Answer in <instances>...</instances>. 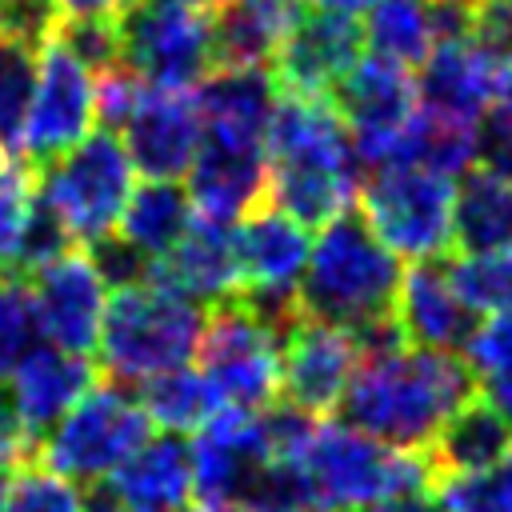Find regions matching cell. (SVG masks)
I'll return each mask as SVG.
<instances>
[{"label":"cell","mask_w":512,"mask_h":512,"mask_svg":"<svg viewBox=\"0 0 512 512\" xmlns=\"http://www.w3.org/2000/svg\"><path fill=\"white\" fill-rule=\"evenodd\" d=\"M268 200L308 228L344 212L360 184V160L332 96L280 92L264 128Z\"/></svg>","instance_id":"6da1fadb"},{"label":"cell","mask_w":512,"mask_h":512,"mask_svg":"<svg viewBox=\"0 0 512 512\" xmlns=\"http://www.w3.org/2000/svg\"><path fill=\"white\" fill-rule=\"evenodd\" d=\"M476 396V372L460 352L404 344L356 364L340 416L392 448H428L440 424Z\"/></svg>","instance_id":"7a4b0ae2"},{"label":"cell","mask_w":512,"mask_h":512,"mask_svg":"<svg viewBox=\"0 0 512 512\" xmlns=\"http://www.w3.org/2000/svg\"><path fill=\"white\" fill-rule=\"evenodd\" d=\"M400 272V256L368 228L360 212L344 208L320 224V236L308 248V264L296 284L300 316L352 332L392 312Z\"/></svg>","instance_id":"3957f363"},{"label":"cell","mask_w":512,"mask_h":512,"mask_svg":"<svg viewBox=\"0 0 512 512\" xmlns=\"http://www.w3.org/2000/svg\"><path fill=\"white\" fill-rule=\"evenodd\" d=\"M296 472L316 512H368L388 496L424 492L436 480L428 448H392L348 420H316Z\"/></svg>","instance_id":"277c9868"},{"label":"cell","mask_w":512,"mask_h":512,"mask_svg":"<svg viewBox=\"0 0 512 512\" xmlns=\"http://www.w3.org/2000/svg\"><path fill=\"white\" fill-rule=\"evenodd\" d=\"M204 316V304L160 284L156 276L116 288L96 340L100 372L116 384H144L156 372L196 360Z\"/></svg>","instance_id":"5b68a950"},{"label":"cell","mask_w":512,"mask_h":512,"mask_svg":"<svg viewBox=\"0 0 512 512\" xmlns=\"http://www.w3.org/2000/svg\"><path fill=\"white\" fill-rule=\"evenodd\" d=\"M36 196L60 216L76 244H92L116 232L120 212L132 196V156L112 128H92L60 156L32 168Z\"/></svg>","instance_id":"8992f818"},{"label":"cell","mask_w":512,"mask_h":512,"mask_svg":"<svg viewBox=\"0 0 512 512\" xmlns=\"http://www.w3.org/2000/svg\"><path fill=\"white\" fill-rule=\"evenodd\" d=\"M152 432L140 396L128 384H92L36 444V460L80 488L104 484Z\"/></svg>","instance_id":"52a82bcc"},{"label":"cell","mask_w":512,"mask_h":512,"mask_svg":"<svg viewBox=\"0 0 512 512\" xmlns=\"http://www.w3.org/2000/svg\"><path fill=\"white\" fill-rule=\"evenodd\" d=\"M120 60L156 88H196L212 52V0H128L116 12Z\"/></svg>","instance_id":"ba28073f"},{"label":"cell","mask_w":512,"mask_h":512,"mask_svg":"<svg viewBox=\"0 0 512 512\" xmlns=\"http://www.w3.org/2000/svg\"><path fill=\"white\" fill-rule=\"evenodd\" d=\"M360 216L400 260H432L452 248V180L388 160L364 168Z\"/></svg>","instance_id":"9c48e42d"},{"label":"cell","mask_w":512,"mask_h":512,"mask_svg":"<svg viewBox=\"0 0 512 512\" xmlns=\"http://www.w3.org/2000/svg\"><path fill=\"white\" fill-rule=\"evenodd\" d=\"M196 360L220 408L260 412L280 396V336L260 324L240 296L208 308Z\"/></svg>","instance_id":"30bf717a"},{"label":"cell","mask_w":512,"mask_h":512,"mask_svg":"<svg viewBox=\"0 0 512 512\" xmlns=\"http://www.w3.org/2000/svg\"><path fill=\"white\" fill-rule=\"evenodd\" d=\"M332 104L352 132L360 168H376L392 156V148L420 100H416L412 68L368 52L332 88Z\"/></svg>","instance_id":"8fae6325"},{"label":"cell","mask_w":512,"mask_h":512,"mask_svg":"<svg viewBox=\"0 0 512 512\" xmlns=\"http://www.w3.org/2000/svg\"><path fill=\"white\" fill-rule=\"evenodd\" d=\"M92 124H96V80L56 40V32H48V40L36 48V92L24 124V160L36 168L60 156L80 136H88Z\"/></svg>","instance_id":"7c38bea8"},{"label":"cell","mask_w":512,"mask_h":512,"mask_svg":"<svg viewBox=\"0 0 512 512\" xmlns=\"http://www.w3.org/2000/svg\"><path fill=\"white\" fill-rule=\"evenodd\" d=\"M360 48H364V28L356 24V16L316 8L304 0L276 44L268 72L280 92L332 96V88L360 60Z\"/></svg>","instance_id":"4fadbf2b"},{"label":"cell","mask_w":512,"mask_h":512,"mask_svg":"<svg viewBox=\"0 0 512 512\" xmlns=\"http://www.w3.org/2000/svg\"><path fill=\"white\" fill-rule=\"evenodd\" d=\"M192 480L204 504H248L272 456L260 432V412L216 408L192 436Z\"/></svg>","instance_id":"5bb4252c"},{"label":"cell","mask_w":512,"mask_h":512,"mask_svg":"<svg viewBox=\"0 0 512 512\" xmlns=\"http://www.w3.org/2000/svg\"><path fill=\"white\" fill-rule=\"evenodd\" d=\"M120 140L132 156V168L144 172L148 180H184L204 140V116L196 92L148 84L132 116L124 120Z\"/></svg>","instance_id":"9a60e30c"},{"label":"cell","mask_w":512,"mask_h":512,"mask_svg":"<svg viewBox=\"0 0 512 512\" xmlns=\"http://www.w3.org/2000/svg\"><path fill=\"white\" fill-rule=\"evenodd\" d=\"M360 364L348 328L300 316L280 340V396L312 416L336 412Z\"/></svg>","instance_id":"2e32d148"},{"label":"cell","mask_w":512,"mask_h":512,"mask_svg":"<svg viewBox=\"0 0 512 512\" xmlns=\"http://www.w3.org/2000/svg\"><path fill=\"white\" fill-rule=\"evenodd\" d=\"M32 292L48 344L80 356L96 352L108 308V284L84 248H68L48 264L32 268Z\"/></svg>","instance_id":"e0dca14e"},{"label":"cell","mask_w":512,"mask_h":512,"mask_svg":"<svg viewBox=\"0 0 512 512\" xmlns=\"http://www.w3.org/2000/svg\"><path fill=\"white\" fill-rule=\"evenodd\" d=\"M188 200L200 216L236 224L244 212L268 200V152L264 140L204 132L200 152L184 176Z\"/></svg>","instance_id":"ac0fdd59"},{"label":"cell","mask_w":512,"mask_h":512,"mask_svg":"<svg viewBox=\"0 0 512 512\" xmlns=\"http://www.w3.org/2000/svg\"><path fill=\"white\" fill-rule=\"evenodd\" d=\"M392 312H396L408 344L444 348V352H460L480 320V312L460 296V288L452 280V264L444 256L412 260L400 272Z\"/></svg>","instance_id":"d6986e66"},{"label":"cell","mask_w":512,"mask_h":512,"mask_svg":"<svg viewBox=\"0 0 512 512\" xmlns=\"http://www.w3.org/2000/svg\"><path fill=\"white\" fill-rule=\"evenodd\" d=\"M160 284L184 292L188 300L212 308L240 292V260L232 244V224L212 216H192L188 228L176 236L168 252L152 260V272Z\"/></svg>","instance_id":"ffe728a7"},{"label":"cell","mask_w":512,"mask_h":512,"mask_svg":"<svg viewBox=\"0 0 512 512\" xmlns=\"http://www.w3.org/2000/svg\"><path fill=\"white\" fill-rule=\"evenodd\" d=\"M500 72H504V60L488 52L472 32H460L440 40L424 56L416 76V100L436 112L480 120L500 92Z\"/></svg>","instance_id":"44dd1931"},{"label":"cell","mask_w":512,"mask_h":512,"mask_svg":"<svg viewBox=\"0 0 512 512\" xmlns=\"http://www.w3.org/2000/svg\"><path fill=\"white\" fill-rule=\"evenodd\" d=\"M0 380H4V388H8V396L16 404V412H20L24 428L40 444V436L96 384V368H92L88 356L68 352V348H56V344L44 340L40 348H32Z\"/></svg>","instance_id":"7402d4cb"},{"label":"cell","mask_w":512,"mask_h":512,"mask_svg":"<svg viewBox=\"0 0 512 512\" xmlns=\"http://www.w3.org/2000/svg\"><path fill=\"white\" fill-rule=\"evenodd\" d=\"M232 244L240 260V288H296L312 248L308 224L272 200L256 204L232 224Z\"/></svg>","instance_id":"603a6c76"},{"label":"cell","mask_w":512,"mask_h":512,"mask_svg":"<svg viewBox=\"0 0 512 512\" xmlns=\"http://www.w3.org/2000/svg\"><path fill=\"white\" fill-rule=\"evenodd\" d=\"M104 484L124 512H188L196 500L192 452L176 432L148 436Z\"/></svg>","instance_id":"cb8c5ba5"},{"label":"cell","mask_w":512,"mask_h":512,"mask_svg":"<svg viewBox=\"0 0 512 512\" xmlns=\"http://www.w3.org/2000/svg\"><path fill=\"white\" fill-rule=\"evenodd\" d=\"M192 92L204 116V132H228L248 140H264L272 104L280 96L264 64H216Z\"/></svg>","instance_id":"d4e9b609"},{"label":"cell","mask_w":512,"mask_h":512,"mask_svg":"<svg viewBox=\"0 0 512 512\" xmlns=\"http://www.w3.org/2000/svg\"><path fill=\"white\" fill-rule=\"evenodd\" d=\"M452 244L460 256H480L512 244V180L472 164L452 188Z\"/></svg>","instance_id":"484cf974"},{"label":"cell","mask_w":512,"mask_h":512,"mask_svg":"<svg viewBox=\"0 0 512 512\" xmlns=\"http://www.w3.org/2000/svg\"><path fill=\"white\" fill-rule=\"evenodd\" d=\"M512 452V420L500 416L480 392L464 400L432 436L428 460L436 472H472Z\"/></svg>","instance_id":"4316f807"},{"label":"cell","mask_w":512,"mask_h":512,"mask_svg":"<svg viewBox=\"0 0 512 512\" xmlns=\"http://www.w3.org/2000/svg\"><path fill=\"white\" fill-rule=\"evenodd\" d=\"M304 4V0H300ZM300 4L276 0H212V52L216 64H264L272 60L288 20Z\"/></svg>","instance_id":"83f0119b"},{"label":"cell","mask_w":512,"mask_h":512,"mask_svg":"<svg viewBox=\"0 0 512 512\" xmlns=\"http://www.w3.org/2000/svg\"><path fill=\"white\" fill-rule=\"evenodd\" d=\"M388 160H404V164L428 168L436 176L460 180L476 164V120L416 104V112L404 124V132H400V140H396Z\"/></svg>","instance_id":"f1b7e54d"},{"label":"cell","mask_w":512,"mask_h":512,"mask_svg":"<svg viewBox=\"0 0 512 512\" xmlns=\"http://www.w3.org/2000/svg\"><path fill=\"white\" fill-rule=\"evenodd\" d=\"M364 44L404 68H420L440 44V4L436 0H376L364 12Z\"/></svg>","instance_id":"f546056e"},{"label":"cell","mask_w":512,"mask_h":512,"mask_svg":"<svg viewBox=\"0 0 512 512\" xmlns=\"http://www.w3.org/2000/svg\"><path fill=\"white\" fill-rule=\"evenodd\" d=\"M196 216L192 200H188V188L180 180H148L144 184H132V196L120 212V224L116 232L128 236L144 256H160L176 244V236L188 228V220Z\"/></svg>","instance_id":"4dcf8cb0"},{"label":"cell","mask_w":512,"mask_h":512,"mask_svg":"<svg viewBox=\"0 0 512 512\" xmlns=\"http://www.w3.org/2000/svg\"><path fill=\"white\" fill-rule=\"evenodd\" d=\"M140 404L152 420V428H164V432H196L216 408V392L212 384L204 380L200 368H168V372H156L140 384Z\"/></svg>","instance_id":"1f68e13d"},{"label":"cell","mask_w":512,"mask_h":512,"mask_svg":"<svg viewBox=\"0 0 512 512\" xmlns=\"http://www.w3.org/2000/svg\"><path fill=\"white\" fill-rule=\"evenodd\" d=\"M36 92V48L0 36V152L24 156V124Z\"/></svg>","instance_id":"d6a6232c"},{"label":"cell","mask_w":512,"mask_h":512,"mask_svg":"<svg viewBox=\"0 0 512 512\" xmlns=\"http://www.w3.org/2000/svg\"><path fill=\"white\" fill-rule=\"evenodd\" d=\"M432 496L440 512H512V452L472 472H436Z\"/></svg>","instance_id":"836d02e7"},{"label":"cell","mask_w":512,"mask_h":512,"mask_svg":"<svg viewBox=\"0 0 512 512\" xmlns=\"http://www.w3.org/2000/svg\"><path fill=\"white\" fill-rule=\"evenodd\" d=\"M40 344H44V324L32 280L24 272H0V376H8Z\"/></svg>","instance_id":"e575fe53"},{"label":"cell","mask_w":512,"mask_h":512,"mask_svg":"<svg viewBox=\"0 0 512 512\" xmlns=\"http://www.w3.org/2000/svg\"><path fill=\"white\" fill-rule=\"evenodd\" d=\"M36 204V172L24 156L0 152V272H16L24 228Z\"/></svg>","instance_id":"d590c367"},{"label":"cell","mask_w":512,"mask_h":512,"mask_svg":"<svg viewBox=\"0 0 512 512\" xmlns=\"http://www.w3.org/2000/svg\"><path fill=\"white\" fill-rule=\"evenodd\" d=\"M448 264H452V280L460 296L480 316L512 312V244L496 252H480V256H456Z\"/></svg>","instance_id":"8d00e7d4"},{"label":"cell","mask_w":512,"mask_h":512,"mask_svg":"<svg viewBox=\"0 0 512 512\" xmlns=\"http://www.w3.org/2000/svg\"><path fill=\"white\" fill-rule=\"evenodd\" d=\"M0 512H84V492L68 476L44 468L40 460H28L8 476Z\"/></svg>","instance_id":"74e56055"},{"label":"cell","mask_w":512,"mask_h":512,"mask_svg":"<svg viewBox=\"0 0 512 512\" xmlns=\"http://www.w3.org/2000/svg\"><path fill=\"white\" fill-rule=\"evenodd\" d=\"M56 40L96 76L112 64H120V32L116 16H60L56 20Z\"/></svg>","instance_id":"f35d334b"},{"label":"cell","mask_w":512,"mask_h":512,"mask_svg":"<svg viewBox=\"0 0 512 512\" xmlns=\"http://www.w3.org/2000/svg\"><path fill=\"white\" fill-rule=\"evenodd\" d=\"M460 356L476 372V384L512 376V312H492L488 320H476Z\"/></svg>","instance_id":"ab89813d"},{"label":"cell","mask_w":512,"mask_h":512,"mask_svg":"<svg viewBox=\"0 0 512 512\" xmlns=\"http://www.w3.org/2000/svg\"><path fill=\"white\" fill-rule=\"evenodd\" d=\"M96 80V120L104 124V128H112V132H120L124 128V120L132 116V108H136V100L144 96V76L140 72H132L124 60L120 64H112V68H104V72H96L92 76Z\"/></svg>","instance_id":"60d3db41"},{"label":"cell","mask_w":512,"mask_h":512,"mask_svg":"<svg viewBox=\"0 0 512 512\" xmlns=\"http://www.w3.org/2000/svg\"><path fill=\"white\" fill-rule=\"evenodd\" d=\"M84 252L92 256L96 272L104 276L108 288H124V284H136V280H148L152 272V256H144L128 236L120 232H108L92 244H84Z\"/></svg>","instance_id":"b9f144b4"},{"label":"cell","mask_w":512,"mask_h":512,"mask_svg":"<svg viewBox=\"0 0 512 512\" xmlns=\"http://www.w3.org/2000/svg\"><path fill=\"white\" fill-rule=\"evenodd\" d=\"M476 164L512 180V108L504 100H492L476 120Z\"/></svg>","instance_id":"7bdbcfd3"},{"label":"cell","mask_w":512,"mask_h":512,"mask_svg":"<svg viewBox=\"0 0 512 512\" xmlns=\"http://www.w3.org/2000/svg\"><path fill=\"white\" fill-rule=\"evenodd\" d=\"M468 32H472L488 52H496L500 60H508V56H512V0H480V4L472 8Z\"/></svg>","instance_id":"ee69618b"},{"label":"cell","mask_w":512,"mask_h":512,"mask_svg":"<svg viewBox=\"0 0 512 512\" xmlns=\"http://www.w3.org/2000/svg\"><path fill=\"white\" fill-rule=\"evenodd\" d=\"M36 460V436L24 428L4 380H0V468L4 472H16L20 464Z\"/></svg>","instance_id":"f6af8a7d"},{"label":"cell","mask_w":512,"mask_h":512,"mask_svg":"<svg viewBox=\"0 0 512 512\" xmlns=\"http://www.w3.org/2000/svg\"><path fill=\"white\" fill-rule=\"evenodd\" d=\"M128 0H56L60 16H116Z\"/></svg>","instance_id":"bcb514c9"},{"label":"cell","mask_w":512,"mask_h":512,"mask_svg":"<svg viewBox=\"0 0 512 512\" xmlns=\"http://www.w3.org/2000/svg\"><path fill=\"white\" fill-rule=\"evenodd\" d=\"M316 8H332V12H344V16H356V12H368L376 0H308Z\"/></svg>","instance_id":"7dc6e473"},{"label":"cell","mask_w":512,"mask_h":512,"mask_svg":"<svg viewBox=\"0 0 512 512\" xmlns=\"http://www.w3.org/2000/svg\"><path fill=\"white\" fill-rule=\"evenodd\" d=\"M496 100H504V104L512 108V56L504 60V72H500V92H496Z\"/></svg>","instance_id":"c3c4849f"},{"label":"cell","mask_w":512,"mask_h":512,"mask_svg":"<svg viewBox=\"0 0 512 512\" xmlns=\"http://www.w3.org/2000/svg\"><path fill=\"white\" fill-rule=\"evenodd\" d=\"M188 512H248L244 504H204L200 500V508H188Z\"/></svg>","instance_id":"681fc988"},{"label":"cell","mask_w":512,"mask_h":512,"mask_svg":"<svg viewBox=\"0 0 512 512\" xmlns=\"http://www.w3.org/2000/svg\"><path fill=\"white\" fill-rule=\"evenodd\" d=\"M8 476H12V472H4V468H0V508H4V492H8Z\"/></svg>","instance_id":"f907efd6"},{"label":"cell","mask_w":512,"mask_h":512,"mask_svg":"<svg viewBox=\"0 0 512 512\" xmlns=\"http://www.w3.org/2000/svg\"><path fill=\"white\" fill-rule=\"evenodd\" d=\"M448 4H464V8H476L480 0H448Z\"/></svg>","instance_id":"816d5d0a"},{"label":"cell","mask_w":512,"mask_h":512,"mask_svg":"<svg viewBox=\"0 0 512 512\" xmlns=\"http://www.w3.org/2000/svg\"><path fill=\"white\" fill-rule=\"evenodd\" d=\"M276 4H300V0H276Z\"/></svg>","instance_id":"f5cc1de1"}]
</instances>
